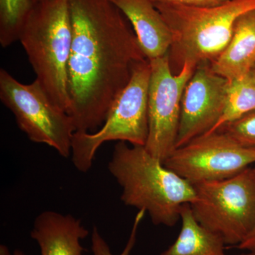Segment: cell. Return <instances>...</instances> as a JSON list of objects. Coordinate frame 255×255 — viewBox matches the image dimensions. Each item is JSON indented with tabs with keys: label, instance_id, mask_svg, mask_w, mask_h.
I'll list each match as a JSON object with an SVG mask.
<instances>
[{
	"label": "cell",
	"instance_id": "obj_1",
	"mask_svg": "<svg viewBox=\"0 0 255 255\" xmlns=\"http://www.w3.org/2000/svg\"><path fill=\"white\" fill-rule=\"evenodd\" d=\"M71 52L69 110L76 131L95 132L147 59L125 15L110 0H69Z\"/></svg>",
	"mask_w": 255,
	"mask_h": 255
},
{
	"label": "cell",
	"instance_id": "obj_2",
	"mask_svg": "<svg viewBox=\"0 0 255 255\" xmlns=\"http://www.w3.org/2000/svg\"><path fill=\"white\" fill-rule=\"evenodd\" d=\"M108 167L122 188L124 204L147 213L156 226L173 227L182 206L196 200L194 185L167 168L144 146L117 142Z\"/></svg>",
	"mask_w": 255,
	"mask_h": 255
},
{
	"label": "cell",
	"instance_id": "obj_3",
	"mask_svg": "<svg viewBox=\"0 0 255 255\" xmlns=\"http://www.w3.org/2000/svg\"><path fill=\"white\" fill-rule=\"evenodd\" d=\"M72 37L69 0H43L33 4L18 36L36 80L53 103L67 114Z\"/></svg>",
	"mask_w": 255,
	"mask_h": 255
},
{
	"label": "cell",
	"instance_id": "obj_4",
	"mask_svg": "<svg viewBox=\"0 0 255 255\" xmlns=\"http://www.w3.org/2000/svg\"><path fill=\"white\" fill-rule=\"evenodd\" d=\"M172 35L169 51L172 70L186 63H212L228 46L236 21L255 9V0H228L213 6L154 4Z\"/></svg>",
	"mask_w": 255,
	"mask_h": 255
},
{
	"label": "cell",
	"instance_id": "obj_5",
	"mask_svg": "<svg viewBox=\"0 0 255 255\" xmlns=\"http://www.w3.org/2000/svg\"><path fill=\"white\" fill-rule=\"evenodd\" d=\"M150 64L137 63L131 79L111 107L105 123L95 132L75 131L71 157L75 168L86 172L91 168L97 151L109 141L145 146L148 136V94Z\"/></svg>",
	"mask_w": 255,
	"mask_h": 255
},
{
	"label": "cell",
	"instance_id": "obj_6",
	"mask_svg": "<svg viewBox=\"0 0 255 255\" xmlns=\"http://www.w3.org/2000/svg\"><path fill=\"white\" fill-rule=\"evenodd\" d=\"M193 185L196 197L191 211L201 226L236 248L249 237L255 228V168Z\"/></svg>",
	"mask_w": 255,
	"mask_h": 255
},
{
	"label": "cell",
	"instance_id": "obj_7",
	"mask_svg": "<svg viewBox=\"0 0 255 255\" xmlns=\"http://www.w3.org/2000/svg\"><path fill=\"white\" fill-rule=\"evenodd\" d=\"M0 100L31 141L46 144L65 158L71 155L76 131L73 120L53 103L38 80L23 84L1 68Z\"/></svg>",
	"mask_w": 255,
	"mask_h": 255
},
{
	"label": "cell",
	"instance_id": "obj_8",
	"mask_svg": "<svg viewBox=\"0 0 255 255\" xmlns=\"http://www.w3.org/2000/svg\"><path fill=\"white\" fill-rule=\"evenodd\" d=\"M149 61V131L144 147L164 163L175 149L182 96L196 65L186 63L175 73L171 67L169 53Z\"/></svg>",
	"mask_w": 255,
	"mask_h": 255
},
{
	"label": "cell",
	"instance_id": "obj_9",
	"mask_svg": "<svg viewBox=\"0 0 255 255\" xmlns=\"http://www.w3.org/2000/svg\"><path fill=\"white\" fill-rule=\"evenodd\" d=\"M255 163V151L221 131L197 137L174 149L164 162L167 168L191 184L224 180Z\"/></svg>",
	"mask_w": 255,
	"mask_h": 255
},
{
	"label": "cell",
	"instance_id": "obj_10",
	"mask_svg": "<svg viewBox=\"0 0 255 255\" xmlns=\"http://www.w3.org/2000/svg\"><path fill=\"white\" fill-rule=\"evenodd\" d=\"M228 84L211 63L196 66L183 94L175 148L214 130L224 110Z\"/></svg>",
	"mask_w": 255,
	"mask_h": 255
},
{
	"label": "cell",
	"instance_id": "obj_11",
	"mask_svg": "<svg viewBox=\"0 0 255 255\" xmlns=\"http://www.w3.org/2000/svg\"><path fill=\"white\" fill-rule=\"evenodd\" d=\"M128 20L146 58L169 53L172 35L163 16L150 0H110Z\"/></svg>",
	"mask_w": 255,
	"mask_h": 255
},
{
	"label": "cell",
	"instance_id": "obj_12",
	"mask_svg": "<svg viewBox=\"0 0 255 255\" xmlns=\"http://www.w3.org/2000/svg\"><path fill=\"white\" fill-rule=\"evenodd\" d=\"M88 234L80 220L46 211L37 216L31 237L39 246L41 255H82L80 241Z\"/></svg>",
	"mask_w": 255,
	"mask_h": 255
},
{
	"label": "cell",
	"instance_id": "obj_13",
	"mask_svg": "<svg viewBox=\"0 0 255 255\" xmlns=\"http://www.w3.org/2000/svg\"><path fill=\"white\" fill-rule=\"evenodd\" d=\"M213 70L228 81L251 73L255 67V9L236 21L232 37L221 55L211 63Z\"/></svg>",
	"mask_w": 255,
	"mask_h": 255
},
{
	"label": "cell",
	"instance_id": "obj_14",
	"mask_svg": "<svg viewBox=\"0 0 255 255\" xmlns=\"http://www.w3.org/2000/svg\"><path fill=\"white\" fill-rule=\"evenodd\" d=\"M182 228L175 242L159 255H226L222 238L196 221L189 204L180 211Z\"/></svg>",
	"mask_w": 255,
	"mask_h": 255
},
{
	"label": "cell",
	"instance_id": "obj_15",
	"mask_svg": "<svg viewBox=\"0 0 255 255\" xmlns=\"http://www.w3.org/2000/svg\"><path fill=\"white\" fill-rule=\"evenodd\" d=\"M254 110L255 75L251 71L243 78L229 82L222 116L214 130L209 133L217 131L226 124L234 122Z\"/></svg>",
	"mask_w": 255,
	"mask_h": 255
},
{
	"label": "cell",
	"instance_id": "obj_16",
	"mask_svg": "<svg viewBox=\"0 0 255 255\" xmlns=\"http://www.w3.org/2000/svg\"><path fill=\"white\" fill-rule=\"evenodd\" d=\"M32 6L31 0H0V43L3 48L18 41Z\"/></svg>",
	"mask_w": 255,
	"mask_h": 255
},
{
	"label": "cell",
	"instance_id": "obj_17",
	"mask_svg": "<svg viewBox=\"0 0 255 255\" xmlns=\"http://www.w3.org/2000/svg\"><path fill=\"white\" fill-rule=\"evenodd\" d=\"M217 131L226 134L243 147L255 151V110L226 124Z\"/></svg>",
	"mask_w": 255,
	"mask_h": 255
},
{
	"label": "cell",
	"instance_id": "obj_18",
	"mask_svg": "<svg viewBox=\"0 0 255 255\" xmlns=\"http://www.w3.org/2000/svg\"><path fill=\"white\" fill-rule=\"evenodd\" d=\"M145 212L142 210H140L137 212L136 216L134 221L133 226H132L131 233H130V238L128 241L126 248L124 251L119 255H129L131 252L132 248L135 246V240H136L137 230L138 228L139 225L141 222ZM92 251L94 255H114L112 254L111 251L110 246L107 244L105 240L101 236L98 228L93 227L92 233Z\"/></svg>",
	"mask_w": 255,
	"mask_h": 255
},
{
	"label": "cell",
	"instance_id": "obj_19",
	"mask_svg": "<svg viewBox=\"0 0 255 255\" xmlns=\"http://www.w3.org/2000/svg\"><path fill=\"white\" fill-rule=\"evenodd\" d=\"M153 4H174L189 6H213L228 0H150Z\"/></svg>",
	"mask_w": 255,
	"mask_h": 255
},
{
	"label": "cell",
	"instance_id": "obj_20",
	"mask_svg": "<svg viewBox=\"0 0 255 255\" xmlns=\"http://www.w3.org/2000/svg\"><path fill=\"white\" fill-rule=\"evenodd\" d=\"M236 248L240 250H245V251H255V228L249 237Z\"/></svg>",
	"mask_w": 255,
	"mask_h": 255
},
{
	"label": "cell",
	"instance_id": "obj_21",
	"mask_svg": "<svg viewBox=\"0 0 255 255\" xmlns=\"http://www.w3.org/2000/svg\"><path fill=\"white\" fill-rule=\"evenodd\" d=\"M0 255H25V254L19 250H16L14 253L11 254L7 247L4 246V245H1L0 246Z\"/></svg>",
	"mask_w": 255,
	"mask_h": 255
},
{
	"label": "cell",
	"instance_id": "obj_22",
	"mask_svg": "<svg viewBox=\"0 0 255 255\" xmlns=\"http://www.w3.org/2000/svg\"><path fill=\"white\" fill-rule=\"evenodd\" d=\"M239 255H255V251H249L248 253H245V254Z\"/></svg>",
	"mask_w": 255,
	"mask_h": 255
},
{
	"label": "cell",
	"instance_id": "obj_23",
	"mask_svg": "<svg viewBox=\"0 0 255 255\" xmlns=\"http://www.w3.org/2000/svg\"><path fill=\"white\" fill-rule=\"evenodd\" d=\"M43 1V0H31L32 4H35V3L39 2V1Z\"/></svg>",
	"mask_w": 255,
	"mask_h": 255
},
{
	"label": "cell",
	"instance_id": "obj_24",
	"mask_svg": "<svg viewBox=\"0 0 255 255\" xmlns=\"http://www.w3.org/2000/svg\"><path fill=\"white\" fill-rule=\"evenodd\" d=\"M252 71H253V73H254L255 75V67L254 68H253V70H252Z\"/></svg>",
	"mask_w": 255,
	"mask_h": 255
}]
</instances>
